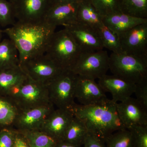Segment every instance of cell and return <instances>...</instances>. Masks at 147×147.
Here are the masks:
<instances>
[{"label": "cell", "mask_w": 147, "mask_h": 147, "mask_svg": "<svg viewBox=\"0 0 147 147\" xmlns=\"http://www.w3.org/2000/svg\"><path fill=\"white\" fill-rule=\"evenodd\" d=\"M56 27L45 21L25 23L16 21L12 26L3 30L16 45L19 64L45 54Z\"/></svg>", "instance_id": "1"}, {"label": "cell", "mask_w": 147, "mask_h": 147, "mask_svg": "<svg viewBox=\"0 0 147 147\" xmlns=\"http://www.w3.org/2000/svg\"><path fill=\"white\" fill-rule=\"evenodd\" d=\"M117 103L108 98L87 106L75 103L70 109L74 115L84 122L89 133L105 143L106 139L113 133L125 128L119 117Z\"/></svg>", "instance_id": "2"}, {"label": "cell", "mask_w": 147, "mask_h": 147, "mask_svg": "<svg viewBox=\"0 0 147 147\" xmlns=\"http://www.w3.org/2000/svg\"><path fill=\"white\" fill-rule=\"evenodd\" d=\"M82 50L68 31L64 28L55 32L45 54L63 70H71Z\"/></svg>", "instance_id": "3"}, {"label": "cell", "mask_w": 147, "mask_h": 147, "mask_svg": "<svg viewBox=\"0 0 147 147\" xmlns=\"http://www.w3.org/2000/svg\"><path fill=\"white\" fill-rule=\"evenodd\" d=\"M113 75L137 84L147 79V59L123 53L109 56V69Z\"/></svg>", "instance_id": "4"}, {"label": "cell", "mask_w": 147, "mask_h": 147, "mask_svg": "<svg viewBox=\"0 0 147 147\" xmlns=\"http://www.w3.org/2000/svg\"><path fill=\"white\" fill-rule=\"evenodd\" d=\"M7 96L13 101L19 111L51 103L46 85L28 77L12 89Z\"/></svg>", "instance_id": "5"}, {"label": "cell", "mask_w": 147, "mask_h": 147, "mask_svg": "<svg viewBox=\"0 0 147 147\" xmlns=\"http://www.w3.org/2000/svg\"><path fill=\"white\" fill-rule=\"evenodd\" d=\"M78 75L65 70L46 85L50 102L57 108L71 109L75 104V88Z\"/></svg>", "instance_id": "6"}, {"label": "cell", "mask_w": 147, "mask_h": 147, "mask_svg": "<svg viewBox=\"0 0 147 147\" xmlns=\"http://www.w3.org/2000/svg\"><path fill=\"white\" fill-rule=\"evenodd\" d=\"M109 69V56L103 50L82 53L71 70L78 76L93 80L106 74Z\"/></svg>", "instance_id": "7"}, {"label": "cell", "mask_w": 147, "mask_h": 147, "mask_svg": "<svg viewBox=\"0 0 147 147\" xmlns=\"http://www.w3.org/2000/svg\"><path fill=\"white\" fill-rule=\"evenodd\" d=\"M19 65L28 78L45 85L64 70L45 54L29 59Z\"/></svg>", "instance_id": "8"}, {"label": "cell", "mask_w": 147, "mask_h": 147, "mask_svg": "<svg viewBox=\"0 0 147 147\" xmlns=\"http://www.w3.org/2000/svg\"><path fill=\"white\" fill-rule=\"evenodd\" d=\"M52 104L19 111L12 128L19 132L39 130L50 113L55 110Z\"/></svg>", "instance_id": "9"}, {"label": "cell", "mask_w": 147, "mask_h": 147, "mask_svg": "<svg viewBox=\"0 0 147 147\" xmlns=\"http://www.w3.org/2000/svg\"><path fill=\"white\" fill-rule=\"evenodd\" d=\"M119 38L122 53L147 59V23L131 28Z\"/></svg>", "instance_id": "10"}, {"label": "cell", "mask_w": 147, "mask_h": 147, "mask_svg": "<svg viewBox=\"0 0 147 147\" xmlns=\"http://www.w3.org/2000/svg\"><path fill=\"white\" fill-rule=\"evenodd\" d=\"M82 1V0H81ZM80 1L59 3L49 6L43 21L57 27H65L77 22Z\"/></svg>", "instance_id": "11"}, {"label": "cell", "mask_w": 147, "mask_h": 147, "mask_svg": "<svg viewBox=\"0 0 147 147\" xmlns=\"http://www.w3.org/2000/svg\"><path fill=\"white\" fill-rule=\"evenodd\" d=\"M13 4L17 21L34 23L43 21L49 7V1L48 0H16Z\"/></svg>", "instance_id": "12"}, {"label": "cell", "mask_w": 147, "mask_h": 147, "mask_svg": "<svg viewBox=\"0 0 147 147\" xmlns=\"http://www.w3.org/2000/svg\"><path fill=\"white\" fill-rule=\"evenodd\" d=\"M117 110L124 127L129 129L136 125H147V110L136 99L130 97L117 102Z\"/></svg>", "instance_id": "13"}, {"label": "cell", "mask_w": 147, "mask_h": 147, "mask_svg": "<svg viewBox=\"0 0 147 147\" xmlns=\"http://www.w3.org/2000/svg\"><path fill=\"white\" fill-rule=\"evenodd\" d=\"M64 27L71 35L82 53L98 51L104 48L98 31L94 29L77 22Z\"/></svg>", "instance_id": "14"}, {"label": "cell", "mask_w": 147, "mask_h": 147, "mask_svg": "<svg viewBox=\"0 0 147 147\" xmlns=\"http://www.w3.org/2000/svg\"><path fill=\"white\" fill-rule=\"evenodd\" d=\"M74 117L70 109H55L47 117L39 130L50 135L57 142L63 140Z\"/></svg>", "instance_id": "15"}, {"label": "cell", "mask_w": 147, "mask_h": 147, "mask_svg": "<svg viewBox=\"0 0 147 147\" xmlns=\"http://www.w3.org/2000/svg\"><path fill=\"white\" fill-rule=\"evenodd\" d=\"M75 97L80 105L85 106L96 104L108 98L105 92L94 80L78 75Z\"/></svg>", "instance_id": "16"}, {"label": "cell", "mask_w": 147, "mask_h": 147, "mask_svg": "<svg viewBox=\"0 0 147 147\" xmlns=\"http://www.w3.org/2000/svg\"><path fill=\"white\" fill-rule=\"evenodd\" d=\"M98 84L105 92L112 95L111 100L120 102L131 97L135 91L136 84L114 76L105 75L98 79Z\"/></svg>", "instance_id": "17"}, {"label": "cell", "mask_w": 147, "mask_h": 147, "mask_svg": "<svg viewBox=\"0 0 147 147\" xmlns=\"http://www.w3.org/2000/svg\"><path fill=\"white\" fill-rule=\"evenodd\" d=\"M102 20L104 25L119 37L137 25L147 23V18L134 17L121 11L103 17Z\"/></svg>", "instance_id": "18"}, {"label": "cell", "mask_w": 147, "mask_h": 147, "mask_svg": "<svg viewBox=\"0 0 147 147\" xmlns=\"http://www.w3.org/2000/svg\"><path fill=\"white\" fill-rule=\"evenodd\" d=\"M27 78L19 65L0 70V95L7 96L12 89L23 83Z\"/></svg>", "instance_id": "19"}, {"label": "cell", "mask_w": 147, "mask_h": 147, "mask_svg": "<svg viewBox=\"0 0 147 147\" xmlns=\"http://www.w3.org/2000/svg\"><path fill=\"white\" fill-rule=\"evenodd\" d=\"M77 23L90 27L98 31L103 24L102 18L91 2L82 0L79 3Z\"/></svg>", "instance_id": "20"}, {"label": "cell", "mask_w": 147, "mask_h": 147, "mask_svg": "<svg viewBox=\"0 0 147 147\" xmlns=\"http://www.w3.org/2000/svg\"><path fill=\"white\" fill-rule=\"evenodd\" d=\"M19 55L16 45L10 39L0 42V70L19 65Z\"/></svg>", "instance_id": "21"}, {"label": "cell", "mask_w": 147, "mask_h": 147, "mask_svg": "<svg viewBox=\"0 0 147 147\" xmlns=\"http://www.w3.org/2000/svg\"><path fill=\"white\" fill-rule=\"evenodd\" d=\"M88 133L84 122L74 116L66 130L63 140L82 146Z\"/></svg>", "instance_id": "22"}, {"label": "cell", "mask_w": 147, "mask_h": 147, "mask_svg": "<svg viewBox=\"0 0 147 147\" xmlns=\"http://www.w3.org/2000/svg\"><path fill=\"white\" fill-rule=\"evenodd\" d=\"M19 110L7 96L0 95V127L12 128Z\"/></svg>", "instance_id": "23"}, {"label": "cell", "mask_w": 147, "mask_h": 147, "mask_svg": "<svg viewBox=\"0 0 147 147\" xmlns=\"http://www.w3.org/2000/svg\"><path fill=\"white\" fill-rule=\"evenodd\" d=\"M122 13L140 18H147V0H119Z\"/></svg>", "instance_id": "24"}, {"label": "cell", "mask_w": 147, "mask_h": 147, "mask_svg": "<svg viewBox=\"0 0 147 147\" xmlns=\"http://www.w3.org/2000/svg\"><path fill=\"white\" fill-rule=\"evenodd\" d=\"M105 147H135L131 130L122 129L110 135L105 142Z\"/></svg>", "instance_id": "25"}, {"label": "cell", "mask_w": 147, "mask_h": 147, "mask_svg": "<svg viewBox=\"0 0 147 147\" xmlns=\"http://www.w3.org/2000/svg\"><path fill=\"white\" fill-rule=\"evenodd\" d=\"M103 48H107L112 53H122L120 41L118 36L103 24L98 31Z\"/></svg>", "instance_id": "26"}, {"label": "cell", "mask_w": 147, "mask_h": 147, "mask_svg": "<svg viewBox=\"0 0 147 147\" xmlns=\"http://www.w3.org/2000/svg\"><path fill=\"white\" fill-rule=\"evenodd\" d=\"M21 133L25 135L31 147H55L57 143L55 139L40 130Z\"/></svg>", "instance_id": "27"}, {"label": "cell", "mask_w": 147, "mask_h": 147, "mask_svg": "<svg viewBox=\"0 0 147 147\" xmlns=\"http://www.w3.org/2000/svg\"><path fill=\"white\" fill-rule=\"evenodd\" d=\"M91 2L102 18L121 11L119 0H91Z\"/></svg>", "instance_id": "28"}, {"label": "cell", "mask_w": 147, "mask_h": 147, "mask_svg": "<svg viewBox=\"0 0 147 147\" xmlns=\"http://www.w3.org/2000/svg\"><path fill=\"white\" fill-rule=\"evenodd\" d=\"M15 19L13 3L7 0H0V26H13L16 22Z\"/></svg>", "instance_id": "29"}, {"label": "cell", "mask_w": 147, "mask_h": 147, "mask_svg": "<svg viewBox=\"0 0 147 147\" xmlns=\"http://www.w3.org/2000/svg\"><path fill=\"white\" fill-rule=\"evenodd\" d=\"M128 129L133 134L135 147H147V125H134Z\"/></svg>", "instance_id": "30"}, {"label": "cell", "mask_w": 147, "mask_h": 147, "mask_svg": "<svg viewBox=\"0 0 147 147\" xmlns=\"http://www.w3.org/2000/svg\"><path fill=\"white\" fill-rule=\"evenodd\" d=\"M16 132L12 128L0 129V147H13Z\"/></svg>", "instance_id": "31"}, {"label": "cell", "mask_w": 147, "mask_h": 147, "mask_svg": "<svg viewBox=\"0 0 147 147\" xmlns=\"http://www.w3.org/2000/svg\"><path fill=\"white\" fill-rule=\"evenodd\" d=\"M134 94L136 99L147 110V79L136 84Z\"/></svg>", "instance_id": "32"}, {"label": "cell", "mask_w": 147, "mask_h": 147, "mask_svg": "<svg viewBox=\"0 0 147 147\" xmlns=\"http://www.w3.org/2000/svg\"><path fill=\"white\" fill-rule=\"evenodd\" d=\"M83 145L84 147H105L104 142L89 133L86 137Z\"/></svg>", "instance_id": "33"}, {"label": "cell", "mask_w": 147, "mask_h": 147, "mask_svg": "<svg viewBox=\"0 0 147 147\" xmlns=\"http://www.w3.org/2000/svg\"><path fill=\"white\" fill-rule=\"evenodd\" d=\"M13 147H31L23 133L16 131Z\"/></svg>", "instance_id": "34"}, {"label": "cell", "mask_w": 147, "mask_h": 147, "mask_svg": "<svg viewBox=\"0 0 147 147\" xmlns=\"http://www.w3.org/2000/svg\"><path fill=\"white\" fill-rule=\"evenodd\" d=\"M55 147H82V146L71 144L64 140L57 141Z\"/></svg>", "instance_id": "35"}, {"label": "cell", "mask_w": 147, "mask_h": 147, "mask_svg": "<svg viewBox=\"0 0 147 147\" xmlns=\"http://www.w3.org/2000/svg\"><path fill=\"white\" fill-rule=\"evenodd\" d=\"M81 0H48L49 6L59 3L68 2L80 1Z\"/></svg>", "instance_id": "36"}, {"label": "cell", "mask_w": 147, "mask_h": 147, "mask_svg": "<svg viewBox=\"0 0 147 147\" xmlns=\"http://www.w3.org/2000/svg\"><path fill=\"white\" fill-rule=\"evenodd\" d=\"M3 33V30L1 29V26H0V42L1 41L2 38V34Z\"/></svg>", "instance_id": "37"}, {"label": "cell", "mask_w": 147, "mask_h": 147, "mask_svg": "<svg viewBox=\"0 0 147 147\" xmlns=\"http://www.w3.org/2000/svg\"><path fill=\"white\" fill-rule=\"evenodd\" d=\"M7 1H9V2H10L13 3H14V2L16 0H7Z\"/></svg>", "instance_id": "38"}, {"label": "cell", "mask_w": 147, "mask_h": 147, "mask_svg": "<svg viewBox=\"0 0 147 147\" xmlns=\"http://www.w3.org/2000/svg\"><path fill=\"white\" fill-rule=\"evenodd\" d=\"M85 1H88L91 2V0H85Z\"/></svg>", "instance_id": "39"}, {"label": "cell", "mask_w": 147, "mask_h": 147, "mask_svg": "<svg viewBox=\"0 0 147 147\" xmlns=\"http://www.w3.org/2000/svg\"><path fill=\"white\" fill-rule=\"evenodd\" d=\"M0 129H1V127H0Z\"/></svg>", "instance_id": "40"}]
</instances>
